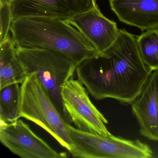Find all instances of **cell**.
I'll return each mask as SVG.
<instances>
[{"label":"cell","instance_id":"1","mask_svg":"<svg viewBox=\"0 0 158 158\" xmlns=\"http://www.w3.org/2000/svg\"><path fill=\"white\" fill-rule=\"evenodd\" d=\"M152 71L139 51L137 37L120 29L112 46L77 65L78 80L96 100L112 98L131 104L141 93Z\"/></svg>","mask_w":158,"mask_h":158},{"label":"cell","instance_id":"6","mask_svg":"<svg viewBox=\"0 0 158 158\" xmlns=\"http://www.w3.org/2000/svg\"><path fill=\"white\" fill-rule=\"evenodd\" d=\"M62 98L71 123L80 130L94 135L109 136L108 121L93 104L79 80L67 81L62 87Z\"/></svg>","mask_w":158,"mask_h":158},{"label":"cell","instance_id":"5","mask_svg":"<svg viewBox=\"0 0 158 158\" xmlns=\"http://www.w3.org/2000/svg\"><path fill=\"white\" fill-rule=\"evenodd\" d=\"M72 157L77 158H150V147L138 139L129 140L111 135L104 136L75 128L68 124Z\"/></svg>","mask_w":158,"mask_h":158},{"label":"cell","instance_id":"8","mask_svg":"<svg viewBox=\"0 0 158 158\" xmlns=\"http://www.w3.org/2000/svg\"><path fill=\"white\" fill-rule=\"evenodd\" d=\"M12 20L40 16L68 21L97 6V0H12Z\"/></svg>","mask_w":158,"mask_h":158},{"label":"cell","instance_id":"9","mask_svg":"<svg viewBox=\"0 0 158 158\" xmlns=\"http://www.w3.org/2000/svg\"><path fill=\"white\" fill-rule=\"evenodd\" d=\"M66 21L84 35L98 53H103L112 46L120 30L115 22L101 13L98 5Z\"/></svg>","mask_w":158,"mask_h":158},{"label":"cell","instance_id":"4","mask_svg":"<svg viewBox=\"0 0 158 158\" xmlns=\"http://www.w3.org/2000/svg\"><path fill=\"white\" fill-rule=\"evenodd\" d=\"M20 116L36 124L70 151L73 142L68 125L35 73L21 84Z\"/></svg>","mask_w":158,"mask_h":158},{"label":"cell","instance_id":"16","mask_svg":"<svg viewBox=\"0 0 158 158\" xmlns=\"http://www.w3.org/2000/svg\"><path fill=\"white\" fill-rule=\"evenodd\" d=\"M12 0H0V4H10Z\"/></svg>","mask_w":158,"mask_h":158},{"label":"cell","instance_id":"7","mask_svg":"<svg viewBox=\"0 0 158 158\" xmlns=\"http://www.w3.org/2000/svg\"><path fill=\"white\" fill-rule=\"evenodd\" d=\"M0 141L14 154L23 158H63L66 152L54 150L37 135L22 120L11 123L2 124Z\"/></svg>","mask_w":158,"mask_h":158},{"label":"cell","instance_id":"15","mask_svg":"<svg viewBox=\"0 0 158 158\" xmlns=\"http://www.w3.org/2000/svg\"><path fill=\"white\" fill-rule=\"evenodd\" d=\"M1 15V43L7 38L10 34L12 22L11 10L9 4H0Z\"/></svg>","mask_w":158,"mask_h":158},{"label":"cell","instance_id":"13","mask_svg":"<svg viewBox=\"0 0 158 158\" xmlns=\"http://www.w3.org/2000/svg\"><path fill=\"white\" fill-rule=\"evenodd\" d=\"M12 84L0 89V120L2 124H9L19 120L21 85Z\"/></svg>","mask_w":158,"mask_h":158},{"label":"cell","instance_id":"12","mask_svg":"<svg viewBox=\"0 0 158 158\" xmlns=\"http://www.w3.org/2000/svg\"><path fill=\"white\" fill-rule=\"evenodd\" d=\"M27 76L16 55L10 34L0 43V89L12 84H21Z\"/></svg>","mask_w":158,"mask_h":158},{"label":"cell","instance_id":"2","mask_svg":"<svg viewBox=\"0 0 158 158\" xmlns=\"http://www.w3.org/2000/svg\"><path fill=\"white\" fill-rule=\"evenodd\" d=\"M10 34L16 47L48 50L78 64L98 53L84 35L67 21L27 16L12 22Z\"/></svg>","mask_w":158,"mask_h":158},{"label":"cell","instance_id":"3","mask_svg":"<svg viewBox=\"0 0 158 158\" xmlns=\"http://www.w3.org/2000/svg\"><path fill=\"white\" fill-rule=\"evenodd\" d=\"M15 48L17 57L27 75L35 73L64 119L71 124L64 107L61 92L64 84L73 78L77 64L55 52L41 49Z\"/></svg>","mask_w":158,"mask_h":158},{"label":"cell","instance_id":"10","mask_svg":"<svg viewBox=\"0 0 158 158\" xmlns=\"http://www.w3.org/2000/svg\"><path fill=\"white\" fill-rule=\"evenodd\" d=\"M131 104L140 134L158 142V71L152 72L141 93Z\"/></svg>","mask_w":158,"mask_h":158},{"label":"cell","instance_id":"14","mask_svg":"<svg viewBox=\"0 0 158 158\" xmlns=\"http://www.w3.org/2000/svg\"><path fill=\"white\" fill-rule=\"evenodd\" d=\"M137 44L147 67L152 72L158 71V28L147 30L137 37Z\"/></svg>","mask_w":158,"mask_h":158},{"label":"cell","instance_id":"11","mask_svg":"<svg viewBox=\"0 0 158 158\" xmlns=\"http://www.w3.org/2000/svg\"><path fill=\"white\" fill-rule=\"evenodd\" d=\"M109 3L120 22L141 30L158 28V0H110Z\"/></svg>","mask_w":158,"mask_h":158}]
</instances>
